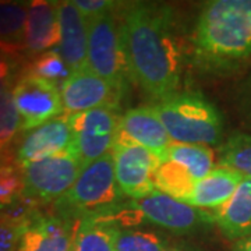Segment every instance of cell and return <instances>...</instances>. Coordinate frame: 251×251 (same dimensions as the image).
<instances>
[{"mask_svg":"<svg viewBox=\"0 0 251 251\" xmlns=\"http://www.w3.org/2000/svg\"><path fill=\"white\" fill-rule=\"evenodd\" d=\"M117 17L130 80L152 103L177 94L183 50L175 10L163 3L131 1L123 3Z\"/></svg>","mask_w":251,"mask_h":251,"instance_id":"cell-1","label":"cell"},{"mask_svg":"<svg viewBox=\"0 0 251 251\" xmlns=\"http://www.w3.org/2000/svg\"><path fill=\"white\" fill-rule=\"evenodd\" d=\"M193 60L204 74L234 72L251 59V0H211L198 14Z\"/></svg>","mask_w":251,"mask_h":251,"instance_id":"cell-2","label":"cell"},{"mask_svg":"<svg viewBox=\"0 0 251 251\" xmlns=\"http://www.w3.org/2000/svg\"><path fill=\"white\" fill-rule=\"evenodd\" d=\"M126 204L117 186L112 152L82 166L73 187L54 202V212L69 221H109Z\"/></svg>","mask_w":251,"mask_h":251,"instance_id":"cell-3","label":"cell"},{"mask_svg":"<svg viewBox=\"0 0 251 251\" xmlns=\"http://www.w3.org/2000/svg\"><path fill=\"white\" fill-rule=\"evenodd\" d=\"M161 122L173 143L214 147L222 143L224 120L214 103L197 91H183L153 102Z\"/></svg>","mask_w":251,"mask_h":251,"instance_id":"cell-4","label":"cell"},{"mask_svg":"<svg viewBox=\"0 0 251 251\" xmlns=\"http://www.w3.org/2000/svg\"><path fill=\"white\" fill-rule=\"evenodd\" d=\"M119 13V11H117ZM117 13L87 20L88 66L123 98L128 88V70L120 36Z\"/></svg>","mask_w":251,"mask_h":251,"instance_id":"cell-5","label":"cell"},{"mask_svg":"<svg viewBox=\"0 0 251 251\" xmlns=\"http://www.w3.org/2000/svg\"><path fill=\"white\" fill-rule=\"evenodd\" d=\"M82 165L73 152H63L21 168L23 197L35 204H54L73 187Z\"/></svg>","mask_w":251,"mask_h":251,"instance_id":"cell-6","label":"cell"},{"mask_svg":"<svg viewBox=\"0 0 251 251\" xmlns=\"http://www.w3.org/2000/svg\"><path fill=\"white\" fill-rule=\"evenodd\" d=\"M122 115L120 108L115 106L69 115L73 128L72 152L82 166L112 152Z\"/></svg>","mask_w":251,"mask_h":251,"instance_id":"cell-7","label":"cell"},{"mask_svg":"<svg viewBox=\"0 0 251 251\" xmlns=\"http://www.w3.org/2000/svg\"><path fill=\"white\" fill-rule=\"evenodd\" d=\"M140 222H148L175 234H193L215 224L214 212L181 202L155 190L140 200H128Z\"/></svg>","mask_w":251,"mask_h":251,"instance_id":"cell-8","label":"cell"},{"mask_svg":"<svg viewBox=\"0 0 251 251\" xmlns=\"http://www.w3.org/2000/svg\"><path fill=\"white\" fill-rule=\"evenodd\" d=\"M11 92L24 133L64 115L60 88L31 72L18 77Z\"/></svg>","mask_w":251,"mask_h":251,"instance_id":"cell-9","label":"cell"},{"mask_svg":"<svg viewBox=\"0 0 251 251\" xmlns=\"http://www.w3.org/2000/svg\"><path fill=\"white\" fill-rule=\"evenodd\" d=\"M117 186L126 198L140 200L155 191L153 173L161 159L138 144L117 135L112 150Z\"/></svg>","mask_w":251,"mask_h":251,"instance_id":"cell-10","label":"cell"},{"mask_svg":"<svg viewBox=\"0 0 251 251\" xmlns=\"http://www.w3.org/2000/svg\"><path fill=\"white\" fill-rule=\"evenodd\" d=\"M64 115H75L92 109L115 106L120 108L122 97L108 81L92 72L90 66L73 72L60 88Z\"/></svg>","mask_w":251,"mask_h":251,"instance_id":"cell-11","label":"cell"},{"mask_svg":"<svg viewBox=\"0 0 251 251\" xmlns=\"http://www.w3.org/2000/svg\"><path fill=\"white\" fill-rule=\"evenodd\" d=\"M72 145L70 117L69 115H62L24 134L16 151V165L21 169L48 156L69 151L72 152Z\"/></svg>","mask_w":251,"mask_h":251,"instance_id":"cell-12","label":"cell"},{"mask_svg":"<svg viewBox=\"0 0 251 251\" xmlns=\"http://www.w3.org/2000/svg\"><path fill=\"white\" fill-rule=\"evenodd\" d=\"M74 233L73 221L36 211L25 224L17 251H73Z\"/></svg>","mask_w":251,"mask_h":251,"instance_id":"cell-13","label":"cell"},{"mask_svg":"<svg viewBox=\"0 0 251 251\" xmlns=\"http://www.w3.org/2000/svg\"><path fill=\"white\" fill-rule=\"evenodd\" d=\"M117 135L147 148L161 161L173 143L151 105L127 109L120 119Z\"/></svg>","mask_w":251,"mask_h":251,"instance_id":"cell-14","label":"cell"},{"mask_svg":"<svg viewBox=\"0 0 251 251\" xmlns=\"http://www.w3.org/2000/svg\"><path fill=\"white\" fill-rule=\"evenodd\" d=\"M60 42V21L59 3L34 0L28 3L27 23L24 48L32 54L45 53L59 48Z\"/></svg>","mask_w":251,"mask_h":251,"instance_id":"cell-15","label":"cell"},{"mask_svg":"<svg viewBox=\"0 0 251 251\" xmlns=\"http://www.w3.org/2000/svg\"><path fill=\"white\" fill-rule=\"evenodd\" d=\"M60 42L59 52L72 72L88 66V27L87 20L73 1L59 3Z\"/></svg>","mask_w":251,"mask_h":251,"instance_id":"cell-16","label":"cell"},{"mask_svg":"<svg viewBox=\"0 0 251 251\" xmlns=\"http://www.w3.org/2000/svg\"><path fill=\"white\" fill-rule=\"evenodd\" d=\"M244 176L226 166H215L206 177L196 183L188 205L216 212L232 198Z\"/></svg>","mask_w":251,"mask_h":251,"instance_id":"cell-17","label":"cell"},{"mask_svg":"<svg viewBox=\"0 0 251 251\" xmlns=\"http://www.w3.org/2000/svg\"><path fill=\"white\" fill-rule=\"evenodd\" d=\"M214 218L226 239L239 242L251 237V179L243 177L232 198L214 212Z\"/></svg>","mask_w":251,"mask_h":251,"instance_id":"cell-18","label":"cell"},{"mask_svg":"<svg viewBox=\"0 0 251 251\" xmlns=\"http://www.w3.org/2000/svg\"><path fill=\"white\" fill-rule=\"evenodd\" d=\"M28 4L0 0V50L11 54L24 48Z\"/></svg>","mask_w":251,"mask_h":251,"instance_id":"cell-19","label":"cell"},{"mask_svg":"<svg viewBox=\"0 0 251 251\" xmlns=\"http://www.w3.org/2000/svg\"><path fill=\"white\" fill-rule=\"evenodd\" d=\"M165 159L180 163L196 181L206 177L215 168V155L211 147L201 144L172 143Z\"/></svg>","mask_w":251,"mask_h":251,"instance_id":"cell-20","label":"cell"},{"mask_svg":"<svg viewBox=\"0 0 251 251\" xmlns=\"http://www.w3.org/2000/svg\"><path fill=\"white\" fill-rule=\"evenodd\" d=\"M155 188L169 197L186 202L191 197L196 186V180L177 162L165 159L158 165L153 173Z\"/></svg>","mask_w":251,"mask_h":251,"instance_id":"cell-21","label":"cell"},{"mask_svg":"<svg viewBox=\"0 0 251 251\" xmlns=\"http://www.w3.org/2000/svg\"><path fill=\"white\" fill-rule=\"evenodd\" d=\"M73 251H115L112 244V224L100 219L78 221Z\"/></svg>","mask_w":251,"mask_h":251,"instance_id":"cell-22","label":"cell"},{"mask_svg":"<svg viewBox=\"0 0 251 251\" xmlns=\"http://www.w3.org/2000/svg\"><path fill=\"white\" fill-rule=\"evenodd\" d=\"M112 244L115 251H165L169 247L161 234L115 224H112Z\"/></svg>","mask_w":251,"mask_h":251,"instance_id":"cell-23","label":"cell"},{"mask_svg":"<svg viewBox=\"0 0 251 251\" xmlns=\"http://www.w3.org/2000/svg\"><path fill=\"white\" fill-rule=\"evenodd\" d=\"M219 165L251 179V135L233 133L219 148Z\"/></svg>","mask_w":251,"mask_h":251,"instance_id":"cell-24","label":"cell"},{"mask_svg":"<svg viewBox=\"0 0 251 251\" xmlns=\"http://www.w3.org/2000/svg\"><path fill=\"white\" fill-rule=\"evenodd\" d=\"M28 72L52 82L59 88H62L63 84L70 78L73 73L69 64L63 59L59 49L48 50L45 53L38 54L31 63Z\"/></svg>","mask_w":251,"mask_h":251,"instance_id":"cell-25","label":"cell"},{"mask_svg":"<svg viewBox=\"0 0 251 251\" xmlns=\"http://www.w3.org/2000/svg\"><path fill=\"white\" fill-rule=\"evenodd\" d=\"M18 131H21V117L10 88L0 95V155L9 150Z\"/></svg>","mask_w":251,"mask_h":251,"instance_id":"cell-26","label":"cell"},{"mask_svg":"<svg viewBox=\"0 0 251 251\" xmlns=\"http://www.w3.org/2000/svg\"><path fill=\"white\" fill-rule=\"evenodd\" d=\"M24 194V180L21 169L14 166H0V209L18 201Z\"/></svg>","mask_w":251,"mask_h":251,"instance_id":"cell-27","label":"cell"},{"mask_svg":"<svg viewBox=\"0 0 251 251\" xmlns=\"http://www.w3.org/2000/svg\"><path fill=\"white\" fill-rule=\"evenodd\" d=\"M73 3L85 20H91L108 13H117L123 6V1L112 0H73Z\"/></svg>","mask_w":251,"mask_h":251,"instance_id":"cell-28","label":"cell"},{"mask_svg":"<svg viewBox=\"0 0 251 251\" xmlns=\"http://www.w3.org/2000/svg\"><path fill=\"white\" fill-rule=\"evenodd\" d=\"M236 109L243 125L251 130V69L237 87Z\"/></svg>","mask_w":251,"mask_h":251,"instance_id":"cell-29","label":"cell"},{"mask_svg":"<svg viewBox=\"0 0 251 251\" xmlns=\"http://www.w3.org/2000/svg\"><path fill=\"white\" fill-rule=\"evenodd\" d=\"M25 224H16L0 218V251H17Z\"/></svg>","mask_w":251,"mask_h":251,"instance_id":"cell-30","label":"cell"},{"mask_svg":"<svg viewBox=\"0 0 251 251\" xmlns=\"http://www.w3.org/2000/svg\"><path fill=\"white\" fill-rule=\"evenodd\" d=\"M11 73H13V63L10 54L0 50V95L11 88Z\"/></svg>","mask_w":251,"mask_h":251,"instance_id":"cell-31","label":"cell"},{"mask_svg":"<svg viewBox=\"0 0 251 251\" xmlns=\"http://www.w3.org/2000/svg\"><path fill=\"white\" fill-rule=\"evenodd\" d=\"M232 251H251V237L234 243Z\"/></svg>","mask_w":251,"mask_h":251,"instance_id":"cell-32","label":"cell"},{"mask_svg":"<svg viewBox=\"0 0 251 251\" xmlns=\"http://www.w3.org/2000/svg\"><path fill=\"white\" fill-rule=\"evenodd\" d=\"M165 251H194L190 250V249H184V247H180V246H169Z\"/></svg>","mask_w":251,"mask_h":251,"instance_id":"cell-33","label":"cell"}]
</instances>
